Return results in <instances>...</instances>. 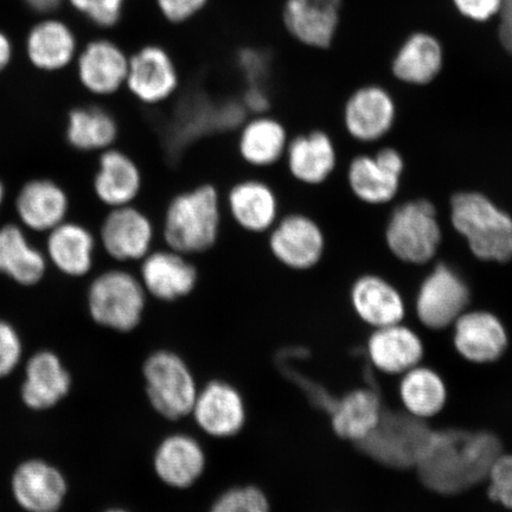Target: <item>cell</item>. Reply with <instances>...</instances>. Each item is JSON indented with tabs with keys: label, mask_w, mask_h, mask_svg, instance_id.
Here are the masks:
<instances>
[{
	"label": "cell",
	"mask_w": 512,
	"mask_h": 512,
	"mask_svg": "<svg viewBox=\"0 0 512 512\" xmlns=\"http://www.w3.org/2000/svg\"><path fill=\"white\" fill-rule=\"evenodd\" d=\"M396 104L386 88L368 85L358 88L344 106V126L358 142L380 140L394 126Z\"/></svg>",
	"instance_id": "cell-21"
},
{
	"label": "cell",
	"mask_w": 512,
	"mask_h": 512,
	"mask_svg": "<svg viewBox=\"0 0 512 512\" xmlns=\"http://www.w3.org/2000/svg\"><path fill=\"white\" fill-rule=\"evenodd\" d=\"M498 40L508 54L512 56V0H503L498 15Z\"/></svg>",
	"instance_id": "cell-44"
},
{
	"label": "cell",
	"mask_w": 512,
	"mask_h": 512,
	"mask_svg": "<svg viewBox=\"0 0 512 512\" xmlns=\"http://www.w3.org/2000/svg\"><path fill=\"white\" fill-rule=\"evenodd\" d=\"M149 296L138 274L125 266L93 279L87 293L89 316L102 328L127 334L142 324Z\"/></svg>",
	"instance_id": "cell-4"
},
{
	"label": "cell",
	"mask_w": 512,
	"mask_h": 512,
	"mask_svg": "<svg viewBox=\"0 0 512 512\" xmlns=\"http://www.w3.org/2000/svg\"><path fill=\"white\" fill-rule=\"evenodd\" d=\"M4 198V188L2 182H0V204H2Z\"/></svg>",
	"instance_id": "cell-47"
},
{
	"label": "cell",
	"mask_w": 512,
	"mask_h": 512,
	"mask_svg": "<svg viewBox=\"0 0 512 512\" xmlns=\"http://www.w3.org/2000/svg\"><path fill=\"white\" fill-rule=\"evenodd\" d=\"M451 223L477 259L498 264L512 260V217L488 196L458 192L451 200Z\"/></svg>",
	"instance_id": "cell-3"
},
{
	"label": "cell",
	"mask_w": 512,
	"mask_h": 512,
	"mask_svg": "<svg viewBox=\"0 0 512 512\" xmlns=\"http://www.w3.org/2000/svg\"><path fill=\"white\" fill-rule=\"evenodd\" d=\"M270 95L264 85H249L243 98V106L253 114L267 113L270 108ZM252 114V115H253Z\"/></svg>",
	"instance_id": "cell-43"
},
{
	"label": "cell",
	"mask_w": 512,
	"mask_h": 512,
	"mask_svg": "<svg viewBox=\"0 0 512 512\" xmlns=\"http://www.w3.org/2000/svg\"><path fill=\"white\" fill-rule=\"evenodd\" d=\"M469 285L456 270L439 264L422 281L415 299V313L426 329L441 331L452 328L469 307Z\"/></svg>",
	"instance_id": "cell-11"
},
{
	"label": "cell",
	"mask_w": 512,
	"mask_h": 512,
	"mask_svg": "<svg viewBox=\"0 0 512 512\" xmlns=\"http://www.w3.org/2000/svg\"><path fill=\"white\" fill-rule=\"evenodd\" d=\"M452 328L454 350L466 362L488 366L501 361L508 352L509 331L494 312L466 310Z\"/></svg>",
	"instance_id": "cell-14"
},
{
	"label": "cell",
	"mask_w": 512,
	"mask_h": 512,
	"mask_svg": "<svg viewBox=\"0 0 512 512\" xmlns=\"http://www.w3.org/2000/svg\"><path fill=\"white\" fill-rule=\"evenodd\" d=\"M130 53L117 41L96 37L80 48L76 73L88 93L108 98L125 91Z\"/></svg>",
	"instance_id": "cell-15"
},
{
	"label": "cell",
	"mask_w": 512,
	"mask_h": 512,
	"mask_svg": "<svg viewBox=\"0 0 512 512\" xmlns=\"http://www.w3.org/2000/svg\"><path fill=\"white\" fill-rule=\"evenodd\" d=\"M66 192L54 182L32 181L25 185L17 198V211L31 229L43 232L59 226L68 214Z\"/></svg>",
	"instance_id": "cell-33"
},
{
	"label": "cell",
	"mask_w": 512,
	"mask_h": 512,
	"mask_svg": "<svg viewBox=\"0 0 512 512\" xmlns=\"http://www.w3.org/2000/svg\"><path fill=\"white\" fill-rule=\"evenodd\" d=\"M159 230L138 206L108 209L99 230V245L120 266L139 264L156 248Z\"/></svg>",
	"instance_id": "cell-9"
},
{
	"label": "cell",
	"mask_w": 512,
	"mask_h": 512,
	"mask_svg": "<svg viewBox=\"0 0 512 512\" xmlns=\"http://www.w3.org/2000/svg\"><path fill=\"white\" fill-rule=\"evenodd\" d=\"M445 53L438 37L416 31L402 42L392 61L395 79L407 85L426 86L444 68Z\"/></svg>",
	"instance_id": "cell-28"
},
{
	"label": "cell",
	"mask_w": 512,
	"mask_h": 512,
	"mask_svg": "<svg viewBox=\"0 0 512 512\" xmlns=\"http://www.w3.org/2000/svg\"><path fill=\"white\" fill-rule=\"evenodd\" d=\"M223 206L230 220L249 235H266L280 219L278 191L259 177L238 179L223 194Z\"/></svg>",
	"instance_id": "cell-13"
},
{
	"label": "cell",
	"mask_w": 512,
	"mask_h": 512,
	"mask_svg": "<svg viewBox=\"0 0 512 512\" xmlns=\"http://www.w3.org/2000/svg\"><path fill=\"white\" fill-rule=\"evenodd\" d=\"M441 239L437 211L427 200L403 203L393 211L386 228L389 251L406 264L430 262L438 252Z\"/></svg>",
	"instance_id": "cell-7"
},
{
	"label": "cell",
	"mask_w": 512,
	"mask_h": 512,
	"mask_svg": "<svg viewBox=\"0 0 512 512\" xmlns=\"http://www.w3.org/2000/svg\"><path fill=\"white\" fill-rule=\"evenodd\" d=\"M119 137L118 120L104 107H76L68 115L67 139L76 150L101 153L117 145Z\"/></svg>",
	"instance_id": "cell-34"
},
{
	"label": "cell",
	"mask_w": 512,
	"mask_h": 512,
	"mask_svg": "<svg viewBox=\"0 0 512 512\" xmlns=\"http://www.w3.org/2000/svg\"><path fill=\"white\" fill-rule=\"evenodd\" d=\"M209 512H271L265 492L254 485L224 491Z\"/></svg>",
	"instance_id": "cell-37"
},
{
	"label": "cell",
	"mask_w": 512,
	"mask_h": 512,
	"mask_svg": "<svg viewBox=\"0 0 512 512\" xmlns=\"http://www.w3.org/2000/svg\"><path fill=\"white\" fill-rule=\"evenodd\" d=\"M239 67L249 80V85H262L267 74L268 59L264 51L252 47L240 50Z\"/></svg>",
	"instance_id": "cell-42"
},
{
	"label": "cell",
	"mask_w": 512,
	"mask_h": 512,
	"mask_svg": "<svg viewBox=\"0 0 512 512\" xmlns=\"http://www.w3.org/2000/svg\"><path fill=\"white\" fill-rule=\"evenodd\" d=\"M144 185L142 166L131 153L117 146L100 153L93 190L105 207L113 209L137 204Z\"/></svg>",
	"instance_id": "cell-19"
},
{
	"label": "cell",
	"mask_w": 512,
	"mask_h": 512,
	"mask_svg": "<svg viewBox=\"0 0 512 512\" xmlns=\"http://www.w3.org/2000/svg\"><path fill=\"white\" fill-rule=\"evenodd\" d=\"M485 483L490 501L512 511V453L503 452L496 459Z\"/></svg>",
	"instance_id": "cell-38"
},
{
	"label": "cell",
	"mask_w": 512,
	"mask_h": 512,
	"mask_svg": "<svg viewBox=\"0 0 512 512\" xmlns=\"http://www.w3.org/2000/svg\"><path fill=\"white\" fill-rule=\"evenodd\" d=\"M32 10L40 14H50L60 8L63 0H24Z\"/></svg>",
	"instance_id": "cell-46"
},
{
	"label": "cell",
	"mask_w": 512,
	"mask_h": 512,
	"mask_svg": "<svg viewBox=\"0 0 512 512\" xmlns=\"http://www.w3.org/2000/svg\"><path fill=\"white\" fill-rule=\"evenodd\" d=\"M290 134L274 115L253 114L240 125L236 153L241 162L254 170H268L284 162Z\"/></svg>",
	"instance_id": "cell-22"
},
{
	"label": "cell",
	"mask_w": 512,
	"mask_h": 512,
	"mask_svg": "<svg viewBox=\"0 0 512 512\" xmlns=\"http://www.w3.org/2000/svg\"><path fill=\"white\" fill-rule=\"evenodd\" d=\"M342 9L343 0H284L281 22L294 41L325 50L336 40Z\"/></svg>",
	"instance_id": "cell-16"
},
{
	"label": "cell",
	"mask_w": 512,
	"mask_h": 512,
	"mask_svg": "<svg viewBox=\"0 0 512 512\" xmlns=\"http://www.w3.org/2000/svg\"><path fill=\"white\" fill-rule=\"evenodd\" d=\"M96 246L94 234L82 224L64 221L50 230L49 258L69 277H85L92 271Z\"/></svg>",
	"instance_id": "cell-32"
},
{
	"label": "cell",
	"mask_w": 512,
	"mask_h": 512,
	"mask_svg": "<svg viewBox=\"0 0 512 512\" xmlns=\"http://www.w3.org/2000/svg\"><path fill=\"white\" fill-rule=\"evenodd\" d=\"M460 16L476 23H486L497 18L503 0H451Z\"/></svg>",
	"instance_id": "cell-41"
},
{
	"label": "cell",
	"mask_w": 512,
	"mask_h": 512,
	"mask_svg": "<svg viewBox=\"0 0 512 512\" xmlns=\"http://www.w3.org/2000/svg\"><path fill=\"white\" fill-rule=\"evenodd\" d=\"M200 430L215 439L238 435L247 421L243 396L232 384L211 381L198 390L191 414Z\"/></svg>",
	"instance_id": "cell-17"
},
{
	"label": "cell",
	"mask_w": 512,
	"mask_h": 512,
	"mask_svg": "<svg viewBox=\"0 0 512 512\" xmlns=\"http://www.w3.org/2000/svg\"><path fill=\"white\" fill-rule=\"evenodd\" d=\"M12 56H14V44H12L10 37L0 30V73L8 68Z\"/></svg>",
	"instance_id": "cell-45"
},
{
	"label": "cell",
	"mask_w": 512,
	"mask_h": 512,
	"mask_svg": "<svg viewBox=\"0 0 512 512\" xmlns=\"http://www.w3.org/2000/svg\"><path fill=\"white\" fill-rule=\"evenodd\" d=\"M284 163L294 181L309 187L323 184L336 169L334 140L322 130L298 134L288 143Z\"/></svg>",
	"instance_id": "cell-24"
},
{
	"label": "cell",
	"mask_w": 512,
	"mask_h": 512,
	"mask_svg": "<svg viewBox=\"0 0 512 512\" xmlns=\"http://www.w3.org/2000/svg\"><path fill=\"white\" fill-rule=\"evenodd\" d=\"M67 480L55 466L29 460L17 467L12 477L16 501L28 512H57L67 496Z\"/></svg>",
	"instance_id": "cell-25"
},
{
	"label": "cell",
	"mask_w": 512,
	"mask_h": 512,
	"mask_svg": "<svg viewBox=\"0 0 512 512\" xmlns=\"http://www.w3.org/2000/svg\"><path fill=\"white\" fill-rule=\"evenodd\" d=\"M68 2L94 27L111 30L123 22L128 0H68Z\"/></svg>",
	"instance_id": "cell-36"
},
{
	"label": "cell",
	"mask_w": 512,
	"mask_h": 512,
	"mask_svg": "<svg viewBox=\"0 0 512 512\" xmlns=\"http://www.w3.org/2000/svg\"><path fill=\"white\" fill-rule=\"evenodd\" d=\"M371 368L387 376H401L425 358V344L414 329L399 323L374 329L367 339Z\"/></svg>",
	"instance_id": "cell-20"
},
{
	"label": "cell",
	"mask_w": 512,
	"mask_h": 512,
	"mask_svg": "<svg viewBox=\"0 0 512 512\" xmlns=\"http://www.w3.org/2000/svg\"><path fill=\"white\" fill-rule=\"evenodd\" d=\"M207 456L200 441L187 433H174L160 441L153 470L160 482L172 489L191 488L203 476Z\"/></svg>",
	"instance_id": "cell-23"
},
{
	"label": "cell",
	"mask_w": 512,
	"mask_h": 512,
	"mask_svg": "<svg viewBox=\"0 0 512 512\" xmlns=\"http://www.w3.org/2000/svg\"><path fill=\"white\" fill-rule=\"evenodd\" d=\"M433 430L427 421L414 418L403 409L383 412L373 431L354 446L375 463L392 470H414Z\"/></svg>",
	"instance_id": "cell-5"
},
{
	"label": "cell",
	"mask_w": 512,
	"mask_h": 512,
	"mask_svg": "<svg viewBox=\"0 0 512 512\" xmlns=\"http://www.w3.org/2000/svg\"><path fill=\"white\" fill-rule=\"evenodd\" d=\"M398 393L403 411L425 421L437 418L448 402L444 377L422 363L400 376Z\"/></svg>",
	"instance_id": "cell-31"
},
{
	"label": "cell",
	"mask_w": 512,
	"mask_h": 512,
	"mask_svg": "<svg viewBox=\"0 0 512 512\" xmlns=\"http://www.w3.org/2000/svg\"><path fill=\"white\" fill-rule=\"evenodd\" d=\"M137 274L147 296L166 304L190 297L201 279L194 259L165 246L145 256Z\"/></svg>",
	"instance_id": "cell-12"
},
{
	"label": "cell",
	"mask_w": 512,
	"mask_h": 512,
	"mask_svg": "<svg viewBox=\"0 0 512 512\" xmlns=\"http://www.w3.org/2000/svg\"><path fill=\"white\" fill-rule=\"evenodd\" d=\"M0 272L22 285H34L46 272V260L32 248L21 229L5 226L0 229Z\"/></svg>",
	"instance_id": "cell-35"
},
{
	"label": "cell",
	"mask_w": 512,
	"mask_h": 512,
	"mask_svg": "<svg viewBox=\"0 0 512 512\" xmlns=\"http://www.w3.org/2000/svg\"><path fill=\"white\" fill-rule=\"evenodd\" d=\"M179 88L178 64L162 44L145 43L130 54L125 91L140 105H163L174 98Z\"/></svg>",
	"instance_id": "cell-8"
},
{
	"label": "cell",
	"mask_w": 512,
	"mask_h": 512,
	"mask_svg": "<svg viewBox=\"0 0 512 512\" xmlns=\"http://www.w3.org/2000/svg\"><path fill=\"white\" fill-rule=\"evenodd\" d=\"M405 159L393 147H384L375 156H358L348 169V183L358 200L380 206L398 195Z\"/></svg>",
	"instance_id": "cell-18"
},
{
	"label": "cell",
	"mask_w": 512,
	"mask_h": 512,
	"mask_svg": "<svg viewBox=\"0 0 512 512\" xmlns=\"http://www.w3.org/2000/svg\"><path fill=\"white\" fill-rule=\"evenodd\" d=\"M382 412L379 393L371 387H360L336 396L328 415L337 437L355 445L379 424Z\"/></svg>",
	"instance_id": "cell-29"
},
{
	"label": "cell",
	"mask_w": 512,
	"mask_h": 512,
	"mask_svg": "<svg viewBox=\"0 0 512 512\" xmlns=\"http://www.w3.org/2000/svg\"><path fill=\"white\" fill-rule=\"evenodd\" d=\"M147 399L164 419L177 421L191 414L198 394L194 374L174 351L153 352L143 366Z\"/></svg>",
	"instance_id": "cell-6"
},
{
	"label": "cell",
	"mask_w": 512,
	"mask_h": 512,
	"mask_svg": "<svg viewBox=\"0 0 512 512\" xmlns=\"http://www.w3.org/2000/svg\"><path fill=\"white\" fill-rule=\"evenodd\" d=\"M72 377L54 352H38L25 369L22 399L29 408L48 409L66 398Z\"/></svg>",
	"instance_id": "cell-30"
},
{
	"label": "cell",
	"mask_w": 512,
	"mask_h": 512,
	"mask_svg": "<svg viewBox=\"0 0 512 512\" xmlns=\"http://www.w3.org/2000/svg\"><path fill=\"white\" fill-rule=\"evenodd\" d=\"M211 0H155L156 10L170 25L190 23L206 10Z\"/></svg>",
	"instance_id": "cell-39"
},
{
	"label": "cell",
	"mask_w": 512,
	"mask_h": 512,
	"mask_svg": "<svg viewBox=\"0 0 512 512\" xmlns=\"http://www.w3.org/2000/svg\"><path fill=\"white\" fill-rule=\"evenodd\" d=\"M266 238L271 258L288 271H310L319 265L325 254L323 228L304 213L281 215Z\"/></svg>",
	"instance_id": "cell-10"
},
{
	"label": "cell",
	"mask_w": 512,
	"mask_h": 512,
	"mask_svg": "<svg viewBox=\"0 0 512 512\" xmlns=\"http://www.w3.org/2000/svg\"><path fill=\"white\" fill-rule=\"evenodd\" d=\"M224 216L220 189L209 182L196 184L178 191L166 203L159 236L165 247L194 259L219 245Z\"/></svg>",
	"instance_id": "cell-2"
},
{
	"label": "cell",
	"mask_w": 512,
	"mask_h": 512,
	"mask_svg": "<svg viewBox=\"0 0 512 512\" xmlns=\"http://www.w3.org/2000/svg\"><path fill=\"white\" fill-rule=\"evenodd\" d=\"M21 355L22 343L16 330L0 320V377L8 376L14 371Z\"/></svg>",
	"instance_id": "cell-40"
},
{
	"label": "cell",
	"mask_w": 512,
	"mask_h": 512,
	"mask_svg": "<svg viewBox=\"0 0 512 512\" xmlns=\"http://www.w3.org/2000/svg\"><path fill=\"white\" fill-rule=\"evenodd\" d=\"M352 310L371 329L403 323L406 303L402 294L380 275L366 274L352 284L350 291Z\"/></svg>",
	"instance_id": "cell-26"
},
{
	"label": "cell",
	"mask_w": 512,
	"mask_h": 512,
	"mask_svg": "<svg viewBox=\"0 0 512 512\" xmlns=\"http://www.w3.org/2000/svg\"><path fill=\"white\" fill-rule=\"evenodd\" d=\"M106 512H128V511H126L124 509H112V510H108Z\"/></svg>",
	"instance_id": "cell-48"
},
{
	"label": "cell",
	"mask_w": 512,
	"mask_h": 512,
	"mask_svg": "<svg viewBox=\"0 0 512 512\" xmlns=\"http://www.w3.org/2000/svg\"><path fill=\"white\" fill-rule=\"evenodd\" d=\"M503 452L501 438L490 431L433 430L414 470L420 483L433 494L462 495L486 482Z\"/></svg>",
	"instance_id": "cell-1"
},
{
	"label": "cell",
	"mask_w": 512,
	"mask_h": 512,
	"mask_svg": "<svg viewBox=\"0 0 512 512\" xmlns=\"http://www.w3.org/2000/svg\"><path fill=\"white\" fill-rule=\"evenodd\" d=\"M78 36L61 19L48 18L34 25L25 40V51L32 66L44 72H59L76 60Z\"/></svg>",
	"instance_id": "cell-27"
}]
</instances>
